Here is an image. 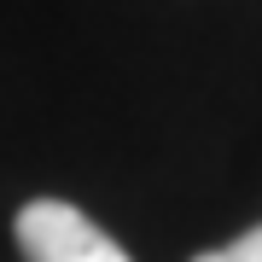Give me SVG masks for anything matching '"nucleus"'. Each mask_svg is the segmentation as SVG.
Returning <instances> with one entry per match:
<instances>
[{
  "instance_id": "obj_2",
  "label": "nucleus",
  "mask_w": 262,
  "mask_h": 262,
  "mask_svg": "<svg viewBox=\"0 0 262 262\" xmlns=\"http://www.w3.org/2000/svg\"><path fill=\"white\" fill-rule=\"evenodd\" d=\"M192 262H262V227H251L245 239L222 245V251H204V256H192Z\"/></svg>"
},
{
  "instance_id": "obj_1",
  "label": "nucleus",
  "mask_w": 262,
  "mask_h": 262,
  "mask_svg": "<svg viewBox=\"0 0 262 262\" xmlns=\"http://www.w3.org/2000/svg\"><path fill=\"white\" fill-rule=\"evenodd\" d=\"M18 251L24 262H128V251L94 227L76 204L64 198H35V204L18 210Z\"/></svg>"
}]
</instances>
